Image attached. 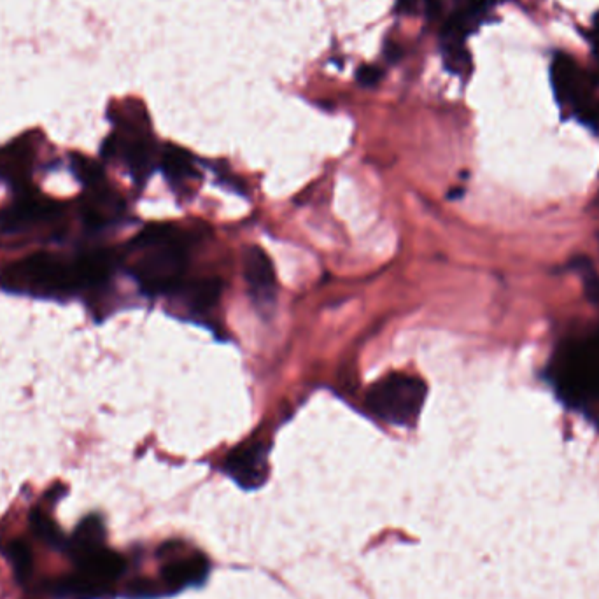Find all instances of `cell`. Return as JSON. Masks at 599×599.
I'll list each match as a JSON object with an SVG mask.
<instances>
[{
  "mask_svg": "<svg viewBox=\"0 0 599 599\" xmlns=\"http://www.w3.org/2000/svg\"><path fill=\"white\" fill-rule=\"evenodd\" d=\"M421 4L426 6L428 13H433L438 6V0H398V8L402 11H416Z\"/></svg>",
  "mask_w": 599,
  "mask_h": 599,
  "instance_id": "obj_19",
  "label": "cell"
},
{
  "mask_svg": "<svg viewBox=\"0 0 599 599\" xmlns=\"http://www.w3.org/2000/svg\"><path fill=\"white\" fill-rule=\"evenodd\" d=\"M6 556H8L9 563L13 566L16 578L23 582L30 577L32 573V566H34V556H32V549H30L29 543L25 540H13L9 543L8 550H6Z\"/></svg>",
  "mask_w": 599,
  "mask_h": 599,
  "instance_id": "obj_16",
  "label": "cell"
},
{
  "mask_svg": "<svg viewBox=\"0 0 599 599\" xmlns=\"http://www.w3.org/2000/svg\"><path fill=\"white\" fill-rule=\"evenodd\" d=\"M128 268L148 295L176 293L183 284L186 244L172 226L155 225L142 230L127 247Z\"/></svg>",
  "mask_w": 599,
  "mask_h": 599,
  "instance_id": "obj_2",
  "label": "cell"
},
{
  "mask_svg": "<svg viewBox=\"0 0 599 599\" xmlns=\"http://www.w3.org/2000/svg\"><path fill=\"white\" fill-rule=\"evenodd\" d=\"M125 211V202L123 198L111 190V186L104 183L93 184L85 188V197L81 202V216L88 228H104L107 225H113L114 221L121 218Z\"/></svg>",
  "mask_w": 599,
  "mask_h": 599,
  "instance_id": "obj_8",
  "label": "cell"
},
{
  "mask_svg": "<svg viewBox=\"0 0 599 599\" xmlns=\"http://www.w3.org/2000/svg\"><path fill=\"white\" fill-rule=\"evenodd\" d=\"M116 267L118 258L107 249L79 254L76 258L37 253L4 268L0 286L20 295L60 298L106 284Z\"/></svg>",
  "mask_w": 599,
  "mask_h": 599,
  "instance_id": "obj_1",
  "label": "cell"
},
{
  "mask_svg": "<svg viewBox=\"0 0 599 599\" xmlns=\"http://www.w3.org/2000/svg\"><path fill=\"white\" fill-rule=\"evenodd\" d=\"M221 281L219 279H197V281L184 282L177 288V295L183 298L184 304L191 311L204 312L218 304L221 296Z\"/></svg>",
  "mask_w": 599,
  "mask_h": 599,
  "instance_id": "obj_12",
  "label": "cell"
},
{
  "mask_svg": "<svg viewBox=\"0 0 599 599\" xmlns=\"http://www.w3.org/2000/svg\"><path fill=\"white\" fill-rule=\"evenodd\" d=\"M72 559L78 566V573L90 578L95 584L106 587L109 591L114 582L127 570L125 557L114 550L107 549L106 545L88 550L85 554H79Z\"/></svg>",
  "mask_w": 599,
  "mask_h": 599,
  "instance_id": "obj_10",
  "label": "cell"
},
{
  "mask_svg": "<svg viewBox=\"0 0 599 599\" xmlns=\"http://www.w3.org/2000/svg\"><path fill=\"white\" fill-rule=\"evenodd\" d=\"M428 388L421 379L389 374L368 391L367 403L375 416L395 426H414L421 416Z\"/></svg>",
  "mask_w": 599,
  "mask_h": 599,
  "instance_id": "obj_3",
  "label": "cell"
},
{
  "mask_svg": "<svg viewBox=\"0 0 599 599\" xmlns=\"http://www.w3.org/2000/svg\"><path fill=\"white\" fill-rule=\"evenodd\" d=\"M591 41L594 51H596V55L599 58V11L594 16V20H592Z\"/></svg>",
  "mask_w": 599,
  "mask_h": 599,
  "instance_id": "obj_20",
  "label": "cell"
},
{
  "mask_svg": "<svg viewBox=\"0 0 599 599\" xmlns=\"http://www.w3.org/2000/svg\"><path fill=\"white\" fill-rule=\"evenodd\" d=\"M106 158H120L127 165L130 176L137 184H144L155 170V146L146 132L135 125L123 123L102 148Z\"/></svg>",
  "mask_w": 599,
  "mask_h": 599,
  "instance_id": "obj_4",
  "label": "cell"
},
{
  "mask_svg": "<svg viewBox=\"0 0 599 599\" xmlns=\"http://www.w3.org/2000/svg\"><path fill=\"white\" fill-rule=\"evenodd\" d=\"M160 167H162L165 177L169 179V183L176 186V188L186 186L198 177V170L195 167L193 156L188 151L177 148V146H167L163 149Z\"/></svg>",
  "mask_w": 599,
  "mask_h": 599,
  "instance_id": "obj_13",
  "label": "cell"
},
{
  "mask_svg": "<svg viewBox=\"0 0 599 599\" xmlns=\"http://www.w3.org/2000/svg\"><path fill=\"white\" fill-rule=\"evenodd\" d=\"M36 160V149L27 137L11 142L0 149V181L8 184L11 190L23 195L30 190L32 169Z\"/></svg>",
  "mask_w": 599,
  "mask_h": 599,
  "instance_id": "obj_7",
  "label": "cell"
},
{
  "mask_svg": "<svg viewBox=\"0 0 599 599\" xmlns=\"http://www.w3.org/2000/svg\"><path fill=\"white\" fill-rule=\"evenodd\" d=\"M30 524H32L34 533H36L41 540H44V542L50 543V545L58 547V549L67 547V538L62 535V531L58 529V526L53 522V519H50V515L44 514L41 508L32 510V514H30Z\"/></svg>",
  "mask_w": 599,
  "mask_h": 599,
  "instance_id": "obj_15",
  "label": "cell"
},
{
  "mask_svg": "<svg viewBox=\"0 0 599 599\" xmlns=\"http://www.w3.org/2000/svg\"><path fill=\"white\" fill-rule=\"evenodd\" d=\"M104 540H106L104 522L99 515H88L79 522L78 528L67 540V552L71 554V557H76L79 554H85L88 550L102 547Z\"/></svg>",
  "mask_w": 599,
  "mask_h": 599,
  "instance_id": "obj_14",
  "label": "cell"
},
{
  "mask_svg": "<svg viewBox=\"0 0 599 599\" xmlns=\"http://www.w3.org/2000/svg\"><path fill=\"white\" fill-rule=\"evenodd\" d=\"M550 81L561 106H577L580 100L591 95V83L580 72L573 58L557 53L550 65Z\"/></svg>",
  "mask_w": 599,
  "mask_h": 599,
  "instance_id": "obj_9",
  "label": "cell"
},
{
  "mask_svg": "<svg viewBox=\"0 0 599 599\" xmlns=\"http://www.w3.org/2000/svg\"><path fill=\"white\" fill-rule=\"evenodd\" d=\"M358 81H360L361 86H375L382 78V71L379 67H361L360 71H358Z\"/></svg>",
  "mask_w": 599,
  "mask_h": 599,
  "instance_id": "obj_18",
  "label": "cell"
},
{
  "mask_svg": "<svg viewBox=\"0 0 599 599\" xmlns=\"http://www.w3.org/2000/svg\"><path fill=\"white\" fill-rule=\"evenodd\" d=\"M268 449L261 442H249L233 449L225 459V470L240 487L258 489L268 477Z\"/></svg>",
  "mask_w": 599,
  "mask_h": 599,
  "instance_id": "obj_5",
  "label": "cell"
},
{
  "mask_svg": "<svg viewBox=\"0 0 599 599\" xmlns=\"http://www.w3.org/2000/svg\"><path fill=\"white\" fill-rule=\"evenodd\" d=\"M209 571L211 564L202 554H172L163 561L160 570L162 589H165V594H176L188 587H200L209 577Z\"/></svg>",
  "mask_w": 599,
  "mask_h": 599,
  "instance_id": "obj_6",
  "label": "cell"
},
{
  "mask_svg": "<svg viewBox=\"0 0 599 599\" xmlns=\"http://www.w3.org/2000/svg\"><path fill=\"white\" fill-rule=\"evenodd\" d=\"M72 172L78 177L79 183L83 184V188L106 181V174L99 163L85 156L72 155Z\"/></svg>",
  "mask_w": 599,
  "mask_h": 599,
  "instance_id": "obj_17",
  "label": "cell"
},
{
  "mask_svg": "<svg viewBox=\"0 0 599 599\" xmlns=\"http://www.w3.org/2000/svg\"><path fill=\"white\" fill-rule=\"evenodd\" d=\"M244 277L258 302H270L274 298V265L261 247L251 246L244 254Z\"/></svg>",
  "mask_w": 599,
  "mask_h": 599,
  "instance_id": "obj_11",
  "label": "cell"
}]
</instances>
